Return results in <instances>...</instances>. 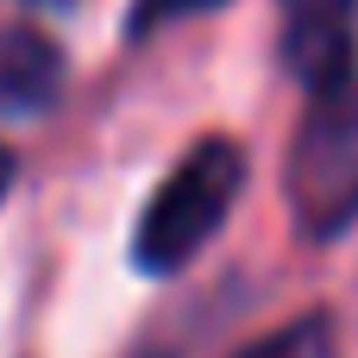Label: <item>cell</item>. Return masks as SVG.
Listing matches in <instances>:
<instances>
[{
    "label": "cell",
    "mask_w": 358,
    "mask_h": 358,
    "mask_svg": "<svg viewBox=\"0 0 358 358\" xmlns=\"http://www.w3.org/2000/svg\"><path fill=\"white\" fill-rule=\"evenodd\" d=\"M13 176H19V157L0 145V201H6V189H13Z\"/></svg>",
    "instance_id": "cell-7"
},
{
    "label": "cell",
    "mask_w": 358,
    "mask_h": 358,
    "mask_svg": "<svg viewBox=\"0 0 358 358\" xmlns=\"http://www.w3.org/2000/svg\"><path fill=\"white\" fill-rule=\"evenodd\" d=\"M283 195L296 233L315 245L358 227V57L334 82L308 88V113L283 164Z\"/></svg>",
    "instance_id": "cell-1"
},
{
    "label": "cell",
    "mask_w": 358,
    "mask_h": 358,
    "mask_svg": "<svg viewBox=\"0 0 358 358\" xmlns=\"http://www.w3.org/2000/svg\"><path fill=\"white\" fill-rule=\"evenodd\" d=\"M245 189V151L233 138H195L176 170L151 189V201L138 208V227H132V264L145 277H176L189 271L208 239L227 227L233 201Z\"/></svg>",
    "instance_id": "cell-2"
},
{
    "label": "cell",
    "mask_w": 358,
    "mask_h": 358,
    "mask_svg": "<svg viewBox=\"0 0 358 358\" xmlns=\"http://www.w3.org/2000/svg\"><path fill=\"white\" fill-rule=\"evenodd\" d=\"M277 6H283L277 57L302 88L334 82L358 57V0H277Z\"/></svg>",
    "instance_id": "cell-3"
},
{
    "label": "cell",
    "mask_w": 358,
    "mask_h": 358,
    "mask_svg": "<svg viewBox=\"0 0 358 358\" xmlns=\"http://www.w3.org/2000/svg\"><path fill=\"white\" fill-rule=\"evenodd\" d=\"M151 358H157V352H151Z\"/></svg>",
    "instance_id": "cell-8"
},
{
    "label": "cell",
    "mask_w": 358,
    "mask_h": 358,
    "mask_svg": "<svg viewBox=\"0 0 358 358\" xmlns=\"http://www.w3.org/2000/svg\"><path fill=\"white\" fill-rule=\"evenodd\" d=\"M208 6H227V0H132L126 6V31L132 38H151V31L189 19V13H208Z\"/></svg>",
    "instance_id": "cell-6"
},
{
    "label": "cell",
    "mask_w": 358,
    "mask_h": 358,
    "mask_svg": "<svg viewBox=\"0 0 358 358\" xmlns=\"http://www.w3.org/2000/svg\"><path fill=\"white\" fill-rule=\"evenodd\" d=\"M233 358H340V334H334V315L315 308V315H296V321H283L277 334L239 346Z\"/></svg>",
    "instance_id": "cell-5"
},
{
    "label": "cell",
    "mask_w": 358,
    "mask_h": 358,
    "mask_svg": "<svg viewBox=\"0 0 358 358\" xmlns=\"http://www.w3.org/2000/svg\"><path fill=\"white\" fill-rule=\"evenodd\" d=\"M63 44L44 25L0 31V120H31L63 94Z\"/></svg>",
    "instance_id": "cell-4"
}]
</instances>
